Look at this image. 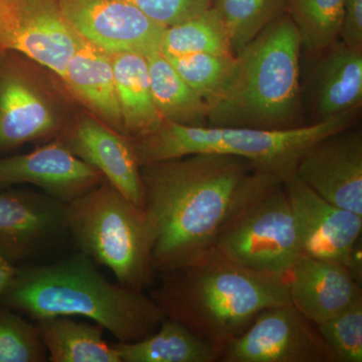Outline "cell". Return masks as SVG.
<instances>
[{
	"label": "cell",
	"mask_w": 362,
	"mask_h": 362,
	"mask_svg": "<svg viewBox=\"0 0 362 362\" xmlns=\"http://www.w3.org/2000/svg\"><path fill=\"white\" fill-rule=\"evenodd\" d=\"M140 175L144 209L156 228L152 255L156 274L201 259L243 204L283 180L247 159L218 153L144 164Z\"/></svg>",
	"instance_id": "cell-1"
},
{
	"label": "cell",
	"mask_w": 362,
	"mask_h": 362,
	"mask_svg": "<svg viewBox=\"0 0 362 362\" xmlns=\"http://www.w3.org/2000/svg\"><path fill=\"white\" fill-rule=\"evenodd\" d=\"M158 275L150 297L166 318L206 340L218 359L259 312L291 302L287 276L252 270L214 249Z\"/></svg>",
	"instance_id": "cell-2"
},
{
	"label": "cell",
	"mask_w": 362,
	"mask_h": 362,
	"mask_svg": "<svg viewBox=\"0 0 362 362\" xmlns=\"http://www.w3.org/2000/svg\"><path fill=\"white\" fill-rule=\"evenodd\" d=\"M0 306L35 321L85 317L110 331L119 342L149 337L166 318L151 297L111 283L82 252L47 265L18 267Z\"/></svg>",
	"instance_id": "cell-3"
},
{
	"label": "cell",
	"mask_w": 362,
	"mask_h": 362,
	"mask_svg": "<svg viewBox=\"0 0 362 362\" xmlns=\"http://www.w3.org/2000/svg\"><path fill=\"white\" fill-rule=\"evenodd\" d=\"M301 42L287 13L235 56L225 88L207 103V126L289 130L302 119Z\"/></svg>",
	"instance_id": "cell-4"
},
{
	"label": "cell",
	"mask_w": 362,
	"mask_h": 362,
	"mask_svg": "<svg viewBox=\"0 0 362 362\" xmlns=\"http://www.w3.org/2000/svg\"><path fill=\"white\" fill-rule=\"evenodd\" d=\"M356 111L289 130L183 126L163 121L151 134L131 139L139 165L194 153L242 157L257 168L280 176L295 175L298 162L315 143L352 127Z\"/></svg>",
	"instance_id": "cell-5"
},
{
	"label": "cell",
	"mask_w": 362,
	"mask_h": 362,
	"mask_svg": "<svg viewBox=\"0 0 362 362\" xmlns=\"http://www.w3.org/2000/svg\"><path fill=\"white\" fill-rule=\"evenodd\" d=\"M66 221L80 251L107 267L119 284L143 292L153 285V218L108 181L68 202Z\"/></svg>",
	"instance_id": "cell-6"
},
{
	"label": "cell",
	"mask_w": 362,
	"mask_h": 362,
	"mask_svg": "<svg viewBox=\"0 0 362 362\" xmlns=\"http://www.w3.org/2000/svg\"><path fill=\"white\" fill-rule=\"evenodd\" d=\"M213 249L252 270L287 276L302 252L284 181H274L243 204Z\"/></svg>",
	"instance_id": "cell-7"
},
{
	"label": "cell",
	"mask_w": 362,
	"mask_h": 362,
	"mask_svg": "<svg viewBox=\"0 0 362 362\" xmlns=\"http://www.w3.org/2000/svg\"><path fill=\"white\" fill-rule=\"evenodd\" d=\"M82 40L59 0H0V52H21L63 78Z\"/></svg>",
	"instance_id": "cell-8"
},
{
	"label": "cell",
	"mask_w": 362,
	"mask_h": 362,
	"mask_svg": "<svg viewBox=\"0 0 362 362\" xmlns=\"http://www.w3.org/2000/svg\"><path fill=\"white\" fill-rule=\"evenodd\" d=\"M221 362H333L315 324L291 302L259 312Z\"/></svg>",
	"instance_id": "cell-9"
},
{
	"label": "cell",
	"mask_w": 362,
	"mask_h": 362,
	"mask_svg": "<svg viewBox=\"0 0 362 362\" xmlns=\"http://www.w3.org/2000/svg\"><path fill=\"white\" fill-rule=\"evenodd\" d=\"M284 185L302 254L346 266L361 281L362 216L330 204L295 175Z\"/></svg>",
	"instance_id": "cell-10"
},
{
	"label": "cell",
	"mask_w": 362,
	"mask_h": 362,
	"mask_svg": "<svg viewBox=\"0 0 362 362\" xmlns=\"http://www.w3.org/2000/svg\"><path fill=\"white\" fill-rule=\"evenodd\" d=\"M71 28L107 54L159 49L163 26L125 0H59Z\"/></svg>",
	"instance_id": "cell-11"
},
{
	"label": "cell",
	"mask_w": 362,
	"mask_h": 362,
	"mask_svg": "<svg viewBox=\"0 0 362 362\" xmlns=\"http://www.w3.org/2000/svg\"><path fill=\"white\" fill-rule=\"evenodd\" d=\"M66 209L47 194L0 192V251L18 264L59 246L70 238Z\"/></svg>",
	"instance_id": "cell-12"
},
{
	"label": "cell",
	"mask_w": 362,
	"mask_h": 362,
	"mask_svg": "<svg viewBox=\"0 0 362 362\" xmlns=\"http://www.w3.org/2000/svg\"><path fill=\"white\" fill-rule=\"evenodd\" d=\"M295 175L330 204L362 216L361 130L349 127L315 143Z\"/></svg>",
	"instance_id": "cell-13"
},
{
	"label": "cell",
	"mask_w": 362,
	"mask_h": 362,
	"mask_svg": "<svg viewBox=\"0 0 362 362\" xmlns=\"http://www.w3.org/2000/svg\"><path fill=\"white\" fill-rule=\"evenodd\" d=\"M105 180L101 173L59 139L30 153L0 158V187L30 183L64 202L77 199Z\"/></svg>",
	"instance_id": "cell-14"
},
{
	"label": "cell",
	"mask_w": 362,
	"mask_h": 362,
	"mask_svg": "<svg viewBox=\"0 0 362 362\" xmlns=\"http://www.w3.org/2000/svg\"><path fill=\"white\" fill-rule=\"evenodd\" d=\"M59 139L76 156L101 173L128 201L145 209L140 165L129 137L96 117L83 115Z\"/></svg>",
	"instance_id": "cell-15"
},
{
	"label": "cell",
	"mask_w": 362,
	"mask_h": 362,
	"mask_svg": "<svg viewBox=\"0 0 362 362\" xmlns=\"http://www.w3.org/2000/svg\"><path fill=\"white\" fill-rule=\"evenodd\" d=\"M290 301L318 325L362 300L361 281L346 266L301 254L287 275Z\"/></svg>",
	"instance_id": "cell-16"
},
{
	"label": "cell",
	"mask_w": 362,
	"mask_h": 362,
	"mask_svg": "<svg viewBox=\"0 0 362 362\" xmlns=\"http://www.w3.org/2000/svg\"><path fill=\"white\" fill-rule=\"evenodd\" d=\"M61 131L59 117L37 86L20 71L0 69V151Z\"/></svg>",
	"instance_id": "cell-17"
},
{
	"label": "cell",
	"mask_w": 362,
	"mask_h": 362,
	"mask_svg": "<svg viewBox=\"0 0 362 362\" xmlns=\"http://www.w3.org/2000/svg\"><path fill=\"white\" fill-rule=\"evenodd\" d=\"M321 54L312 81L314 123L357 111L362 103V51L338 40Z\"/></svg>",
	"instance_id": "cell-18"
},
{
	"label": "cell",
	"mask_w": 362,
	"mask_h": 362,
	"mask_svg": "<svg viewBox=\"0 0 362 362\" xmlns=\"http://www.w3.org/2000/svg\"><path fill=\"white\" fill-rule=\"evenodd\" d=\"M62 80L98 120L125 135L109 54L82 40Z\"/></svg>",
	"instance_id": "cell-19"
},
{
	"label": "cell",
	"mask_w": 362,
	"mask_h": 362,
	"mask_svg": "<svg viewBox=\"0 0 362 362\" xmlns=\"http://www.w3.org/2000/svg\"><path fill=\"white\" fill-rule=\"evenodd\" d=\"M109 56L124 134L131 139L151 134L160 127L164 120L152 96L146 58L143 54L128 52L109 54Z\"/></svg>",
	"instance_id": "cell-20"
},
{
	"label": "cell",
	"mask_w": 362,
	"mask_h": 362,
	"mask_svg": "<svg viewBox=\"0 0 362 362\" xmlns=\"http://www.w3.org/2000/svg\"><path fill=\"white\" fill-rule=\"evenodd\" d=\"M35 325L52 362H122L114 345L103 339L99 324L57 316L35 321Z\"/></svg>",
	"instance_id": "cell-21"
},
{
	"label": "cell",
	"mask_w": 362,
	"mask_h": 362,
	"mask_svg": "<svg viewBox=\"0 0 362 362\" xmlns=\"http://www.w3.org/2000/svg\"><path fill=\"white\" fill-rule=\"evenodd\" d=\"M122 362H216L213 347L187 326L165 318L156 332L134 342L113 344Z\"/></svg>",
	"instance_id": "cell-22"
},
{
	"label": "cell",
	"mask_w": 362,
	"mask_h": 362,
	"mask_svg": "<svg viewBox=\"0 0 362 362\" xmlns=\"http://www.w3.org/2000/svg\"><path fill=\"white\" fill-rule=\"evenodd\" d=\"M150 87L162 119L183 126H207V103L185 82L160 49L145 56Z\"/></svg>",
	"instance_id": "cell-23"
},
{
	"label": "cell",
	"mask_w": 362,
	"mask_h": 362,
	"mask_svg": "<svg viewBox=\"0 0 362 362\" xmlns=\"http://www.w3.org/2000/svg\"><path fill=\"white\" fill-rule=\"evenodd\" d=\"M159 49L165 57L192 54L235 56L225 25L211 6L194 18L164 28Z\"/></svg>",
	"instance_id": "cell-24"
},
{
	"label": "cell",
	"mask_w": 362,
	"mask_h": 362,
	"mask_svg": "<svg viewBox=\"0 0 362 362\" xmlns=\"http://www.w3.org/2000/svg\"><path fill=\"white\" fill-rule=\"evenodd\" d=\"M345 0H286L302 49L321 54L339 40Z\"/></svg>",
	"instance_id": "cell-25"
},
{
	"label": "cell",
	"mask_w": 362,
	"mask_h": 362,
	"mask_svg": "<svg viewBox=\"0 0 362 362\" xmlns=\"http://www.w3.org/2000/svg\"><path fill=\"white\" fill-rule=\"evenodd\" d=\"M286 0H211L225 25L233 54L285 13Z\"/></svg>",
	"instance_id": "cell-26"
},
{
	"label": "cell",
	"mask_w": 362,
	"mask_h": 362,
	"mask_svg": "<svg viewBox=\"0 0 362 362\" xmlns=\"http://www.w3.org/2000/svg\"><path fill=\"white\" fill-rule=\"evenodd\" d=\"M192 90L206 100V103L218 96L232 77L235 56L214 54H192L166 57Z\"/></svg>",
	"instance_id": "cell-27"
},
{
	"label": "cell",
	"mask_w": 362,
	"mask_h": 362,
	"mask_svg": "<svg viewBox=\"0 0 362 362\" xmlns=\"http://www.w3.org/2000/svg\"><path fill=\"white\" fill-rule=\"evenodd\" d=\"M47 351L37 325L0 306V362H45Z\"/></svg>",
	"instance_id": "cell-28"
},
{
	"label": "cell",
	"mask_w": 362,
	"mask_h": 362,
	"mask_svg": "<svg viewBox=\"0 0 362 362\" xmlns=\"http://www.w3.org/2000/svg\"><path fill=\"white\" fill-rule=\"evenodd\" d=\"M316 326L333 362H362V300Z\"/></svg>",
	"instance_id": "cell-29"
},
{
	"label": "cell",
	"mask_w": 362,
	"mask_h": 362,
	"mask_svg": "<svg viewBox=\"0 0 362 362\" xmlns=\"http://www.w3.org/2000/svg\"><path fill=\"white\" fill-rule=\"evenodd\" d=\"M163 28L194 18L211 6V0H125Z\"/></svg>",
	"instance_id": "cell-30"
},
{
	"label": "cell",
	"mask_w": 362,
	"mask_h": 362,
	"mask_svg": "<svg viewBox=\"0 0 362 362\" xmlns=\"http://www.w3.org/2000/svg\"><path fill=\"white\" fill-rule=\"evenodd\" d=\"M339 40L362 51V0H345Z\"/></svg>",
	"instance_id": "cell-31"
},
{
	"label": "cell",
	"mask_w": 362,
	"mask_h": 362,
	"mask_svg": "<svg viewBox=\"0 0 362 362\" xmlns=\"http://www.w3.org/2000/svg\"><path fill=\"white\" fill-rule=\"evenodd\" d=\"M18 270V264L14 263L4 252L0 251V299L13 283Z\"/></svg>",
	"instance_id": "cell-32"
}]
</instances>
